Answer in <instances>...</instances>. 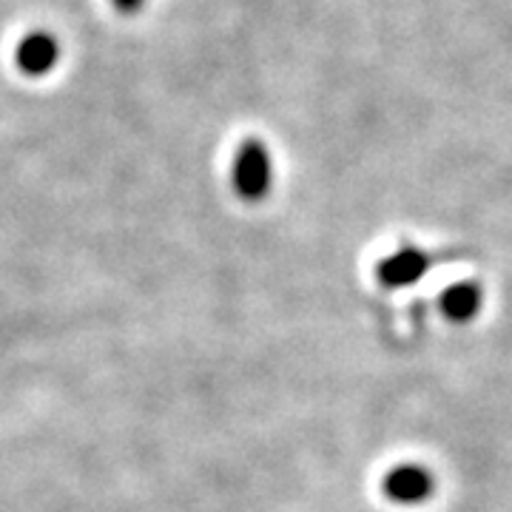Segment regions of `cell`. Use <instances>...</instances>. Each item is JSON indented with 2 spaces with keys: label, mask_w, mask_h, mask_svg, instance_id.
<instances>
[{
  "label": "cell",
  "mask_w": 512,
  "mask_h": 512,
  "mask_svg": "<svg viewBox=\"0 0 512 512\" xmlns=\"http://www.w3.org/2000/svg\"><path fill=\"white\" fill-rule=\"evenodd\" d=\"M430 268V256L419 251V248H402L396 254L384 256L376 268V276L384 288H407L416 285L421 276Z\"/></svg>",
  "instance_id": "3957f363"
},
{
  "label": "cell",
  "mask_w": 512,
  "mask_h": 512,
  "mask_svg": "<svg viewBox=\"0 0 512 512\" xmlns=\"http://www.w3.org/2000/svg\"><path fill=\"white\" fill-rule=\"evenodd\" d=\"M231 180L245 202H259L268 197L271 183H274V163H271V154L262 140H245L239 146Z\"/></svg>",
  "instance_id": "6da1fadb"
},
{
  "label": "cell",
  "mask_w": 512,
  "mask_h": 512,
  "mask_svg": "<svg viewBox=\"0 0 512 512\" xmlns=\"http://www.w3.org/2000/svg\"><path fill=\"white\" fill-rule=\"evenodd\" d=\"M111 3H114L123 15H134V12H140V9H143V3H146V0H111Z\"/></svg>",
  "instance_id": "8992f818"
},
{
  "label": "cell",
  "mask_w": 512,
  "mask_h": 512,
  "mask_svg": "<svg viewBox=\"0 0 512 512\" xmlns=\"http://www.w3.org/2000/svg\"><path fill=\"white\" fill-rule=\"evenodd\" d=\"M60 57V43L52 32H32L18 43L15 49V63L23 74L29 77H43L57 66Z\"/></svg>",
  "instance_id": "277c9868"
},
{
  "label": "cell",
  "mask_w": 512,
  "mask_h": 512,
  "mask_svg": "<svg viewBox=\"0 0 512 512\" xmlns=\"http://www.w3.org/2000/svg\"><path fill=\"white\" fill-rule=\"evenodd\" d=\"M382 493L393 504H424L436 493V476L424 464H396L382 478Z\"/></svg>",
  "instance_id": "7a4b0ae2"
},
{
  "label": "cell",
  "mask_w": 512,
  "mask_h": 512,
  "mask_svg": "<svg viewBox=\"0 0 512 512\" xmlns=\"http://www.w3.org/2000/svg\"><path fill=\"white\" fill-rule=\"evenodd\" d=\"M481 311V285L476 282H456L441 293V313L450 322H470Z\"/></svg>",
  "instance_id": "5b68a950"
}]
</instances>
